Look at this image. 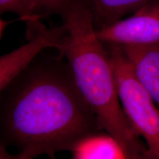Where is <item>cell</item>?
I'll return each instance as SVG.
<instances>
[{
  "label": "cell",
  "mask_w": 159,
  "mask_h": 159,
  "mask_svg": "<svg viewBox=\"0 0 159 159\" xmlns=\"http://www.w3.org/2000/svg\"><path fill=\"white\" fill-rule=\"evenodd\" d=\"M106 44L148 45L159 43V0H152L130 16L97 30Z\"/></svg>",
  "instance_id": "5b68a950"
},
{
  "label": "cell",
  "mask_w": 159,
  "mask_h": 159,
  "mask_svg": "<svg viewBox=\"0 0 159 159\" xmlns=\"http://www.w3.org/2000/svg\"><path fill=\"white\" fill-rule=\"evenodd\" d=\"M90 4L97 30L103 28L137 10L152 0H88Z\"/></svg>",
  "instance_id": "52a82bcc"
},
{
  "label": "cell",
  "mask_w": 159,
  "mask_h": 159,
  "mask_svg": "<svg viewBox=\"0 0 159 159\" xmlns=\"http://www.w3.org/2000/svg\"><path fill=\"white\" fill-rule=\"evenodd\" d=\"M105 44L125 114L148 148L159 158V108L137 80L122 46Z\"/></svg>",
  "instance_id": "3957f363"
},
{
  "label": "cell",
  "mask_w": 159,
  "mask_h": 159,
  "mask_svg": "<svg viewBox=\"0 0 159 159\" xmlns=\"http://www.w3.org/2000/svg\"><path fill=\"white\" fill-rule=\"evenodd\" d=\"M59 15L66 30L59 54L66 59L79 91L125 159L147 146L125 114L106 45L97 34L88 0H69Z\"/></svg>",
  "instance_id": "7a4b0ae2"
},
{
  "label": "cell",
  "mask_w": 159,
  "mask_h": 159,
  "mask_svg": "<svg viewBox=\"0 0 159 159\" xmlns=\"http://www.w3.org/2000/svg\"><path fill=\"white\" fill-rule=\"evenodd\" d=\"M19 159H21V158H19Z\"/></svg>",
  "instance_id": "8fae6325"
},
{
  "label": "cell",
  "mask_w": 159,
  "mask_h": 159,
  "mask_svg": "<svg viewBox=\"0 0 159 159\" xmlns=\"http://www.w3.org/2000/svg\"><path fill=\"white\" fill-rule=\"evenodd\" d=\"M29 41L0 57V91L18 75L33 63L37 55L46 48H55L61 52L66 35L65 26L47 28L37 21L27 27Z\"/></svg>",
  "instance_id": "277c9868"
},
{
  "label": "cell",
  "mask_w": 159,
  "mask_h": 159,
  "mask_svg": "<svg viewBox=\"0 0 159 159\" xmlns=\"http://www.w3.org/2000/svg\"><path fill=\"white\" fill-rule=\"evenodd\" d=\"M102 130L61 55L33 63L1 91L0 145L21 159L75 152Z\"/></svg>",
  "instance_id": "6da1fadb"
},
{
  "label": "cell",
  "mask_w": 159,
  "mask_h": 159,
  "mask_svg": "<svg viewBox=\"0 0 159 159\" xmlns=\"http://www.w3.org/2000/svg\"><path fill=\"white\" fill-rule=\"evenodd\" d=\"M128 159H159V158L152 153L148 148V147H145L138 152H135Z\"/></svg>",
  "instance_id": "30bf717a"
},
{
  "label": "cell",
  "mask_w": 159,
  "mask_h": 159,
  "mask_svg": "<svg viewBox=\"0 0 159 159\" xmlns=\"http://www.w3.org/2000/svg\"><path fill=\"white\" fill-rule=\"evenodd\" d=\"M26 2L27 0H0V11L1 13H16L24 21L26 15Z\"/></svg>",
  "instance_id": "9c48e42d"
},
{
  "label": "cell",
  "mask_w": 159,
  "mask_h": 159,
  "mask_svg": "<svg viewBox=\"0 0 159 159\" xmlns=\"http://www.w3.org/2000/svg\"><path fill=\"white\" fill-rule=\"evenodd\" d=\"M122 47L137 80L159 108V43Z\"/></svg>",
  "instance_id": "8992f818"
},
{
  "label": "cell",
  "mask_w": 159,
  "mask_h": 159,
  "mask_svg": "<svg viewBox=\"0 0 159 159\" xmlns=\"http://www.w3.org/2000/svg\"><path fill=\"white\" fill-rule=\"evenodd\" d=\"M69 0H27L24 21L27 26L41 21L43 17L59 14Z\"/></svg>",
  "instance_id": "ba28073f"
}]
</instances>
